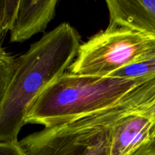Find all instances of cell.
<instances>
[{
    "instance_id": "cell-1",
    "label": "cell",
    "mask_w": 155,
    "mask_h": 155,
    "mask_svg": "<svg viewBox=\"0 0 155 155\" xmlns=\"http://www.w3.org/2000/svg\"><path fill=\"white\" fill-rule=\"evenodd\" d=\"M80 34L63 23L15 58V71L0 106V142H17L27 110L42 91L69 69L81 45Z\"/></svg>"
},
{
    "instance_id": "cell-2",
    "label": "cell",
    "mask_w": 155,
    "mask_h": 155,
    "mask_svg": "<svg viewBox=\"0 0 155 155\" xmlns=\"http://www.w3.org/2000/svg\"><path fill=\"white\" fill-rule=\"evenodd\" d=\"M148 80L91 77L66 72L47 86L32 103L25 124H38L44 128L66 125L110 107Z\"/></svg>"
},
{
    "instance_id": "cell-3",
    "label": "cell",
    "mask_w": 155,
    "mask_h": 155,
    "mask_svg": "<svg viewBox=\"0 0 155 155\" xmlns=\"http://www.w3.org/2000/svg\"><path fill=\"white\" fill-rule=\"evenodd\" d=\"M155 58V39L128 27L109 24L81 43L71 74L107 77L132 64Z\"/></svg>"
},
{
    "instance_id": "cell-4",
    "label": "cell",
    "mask_w": 155,
    "mask_h": 155,
    "mask_svg": "<svg viewBox=\"0 0 155 155\" xmlns=\"http://www.w3.org/2000/svg\"><path fill=\"white\" fill-rule=\"evenodd\" d=\"M110 128H44L19 141L25 155H110Z\"/></svg>"
},
{
    "instance_id": "cell-5",
    "label": "cell",
    "mask_w": 155,
    "mask_h": 155,
    "mask_svg": "<svg viewBox=\"0 0 155 155\" xmlns=\"http://www.w3.org/2000/svg\"><path fill=\"white\" fill-rule=\"evenodd\" d=\"M110 128V155H130L154 136L153 123L141 112L122 118Z\"/></svg>"
},
{
    "instance_id": "cell-6",
    "label": "cell",
    "mask_w": 155,
    "mask_h": 155,
    "mask_svg": "<svg viewBox=\"0 0 155 155\" xmlns=\"http://www.w3.org/2000/svg\"><path fill=\"white\" fill-rule=\"evenodd\" d=\"M57 0H19L15 23L10 30L11 42H23L44 32L54 18Z\"/></svg>"
},
{
    "instance_id": "cell-7",
    "label": "cell",
    "mask_w": 155,
    "mask_h": 155,
    "mask_svg": "<svg viewBox=\"0 0 155 155\" xmlns=\"http://www.w3.org/2000/svg\"><path fill=\"white\" fill-rule=\"evenodd\" d=\"M109 24L128 27L155 39V0H108Z\"/></svg>"
},
{
    "instance_id": "cell-8",
    "label": "cell",
    "mask_w": 155,
    "mask_h": 155,
    "mask_svg": "<svg viewBox=\"0 0 155 155\" xmlns=\"http://www.w3.org/2000/svg\"><path fill=\"white\" fill-rule=\"evenodd\" d=\"M110 77L132 80L152 78L155 77V58L128 65L118 70Z\"/></svg>"
},
{
    "instance_id": "cell-9",
    "label": "cell",
    "mask_w": 155,
    "mask_h": 155,
    "mask_svg": "<svg viewBox=\"0 0 155 155\" xmlns=\"http://www.w3.org/2000/svg\"><path fill=\"white\" fill-rule=\"evenodd\" d=\"M15 58L16 57L8 52L0 43V106L13 77Z\"/></svg>"
},
{
    "instance_id": "cell-10",
    "label": "cell",
    "mask_w": 155,
    "mask_h": 155,
    "mask_svg": "<svg viewBox=\"0 0 155 155\" xmlns=\"http://www.w3.org/2000/svg\"><path fill=\"white\" fill-rule=\"evenodd\" d=\"M19 0H0V43L15 23Z\"/></svg>"
},
{
    "instance_id": "cell-11",
    "label": "cell",
    "mask_w": 155,
    "mask_h": 155,
    "mask_svg": "<svg viewBox=\"0 0 155 155\" xmlns=\"http://www.w3.org/2000/svg\"><path fill=\"white\" fill-rule=\"evenodd\" d=\"M0 155H25L17 142H0Z\"/></svg>"
},
{
    "instance_id": "cell-12",
    "label": "cell",
    "mask_w": 155,
    "mask_h": 155,
    "mask_svg": "<svg viewBox=\"0 0 155 155\" xmlns=\"http://www.w3.org/2000/svg\"><path fill=\"white\" fill-rule=\"evenodd\" d=\"M130 155H155V136Z\"/></svg>"
},
{
    "instance_id": "cell-13",
    "label": "cell",
    "mask_w": 155,
    "mask_h": 155,
    "mask_svg": "<svg viewBox=\"0 0 155 155\" xmlns=\"http://www.w3.org/2000/svg\"><path fill=\"white\" fill-rule=\"evenodd\" d=\"M141 113L144 114L145 115L148 116V117L151 119V120L153 123V127H154V133L155 136V104H153L151 107H148V109H146L144 111L141 112Z\"/></svg>"
}]
</instances>
